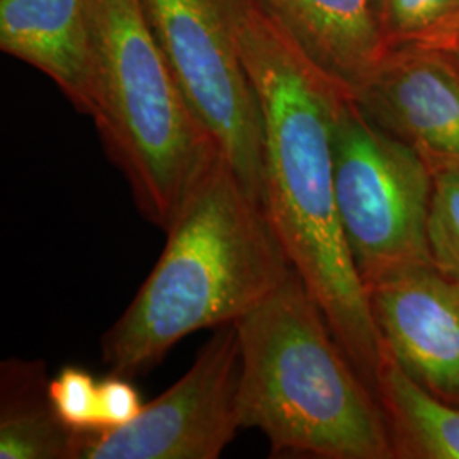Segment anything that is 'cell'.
<instances>
[{"instance_id":"obj_17","label":"cell","mask_w":459,"mask_h":459,"mask_svg":"<svg viewBox=\"0 0 459 459\" xmlns=\"http://www.w3.org/2000/svg\"><path fill=\"white\" fill-rule=\"evenodd\" d=\"M145 403L128 377L111 373L99 381L98 430L117 429L133 422Z\"/></svg>"},{"instance_id":"obj_12","label":"cell","mask_w":459,"mask_h":459,"mask_svg":"<svg viewBox=\"0 0 459 459\" xmlns=\"http://www.w3.org/2000/svg\"><path fill=\"white\" fill-rule=\"evenodd\" d=\"M43 361L0 364V459H77V432L58 419Z\"/></svg>"},{"instance_id":"obj_16","label":"cell","mask_w":459,"mask_h":459,"mask_svg":"<svg viewBox=\"0 0 459 459\" xmlns=\"http://www.w3.org/2000/svg\"><path fill=\"white\" fill-rule=\"evenodd\" d=\"M58 419L74 432L98 430L99 383L79 366H65L49 381Z\"/></svg>"},{"instance_id":"obj_2","label":"cell","mask_w":459,"mask_h":459,"mask_svg":"<svg viewBox=\"0 0 459 459\" xmlns=\"http://www.w3.org/2000/svg\"><path fill=\"white\" fill-rule=\"evenodd\" d=\"M263 203L223 159L167 229L164 250L100 341L121 377L145 373L187 335L235 324L291 271Z\"/></svg>"},{"instance_id":"obj_10","label":"cell","mask_w":459,"mask_h":459,"mask_svg":"<svg viewBox=\"0 0 459 459\" xmlns=\"http://www.w3.org/2000/svg\"><path fill=\"white\" fill-rule=\"evenodd\" d=\"M0 48L45 74L83 115L92 109L89 0H0Z\"/></svg>"},{"instance_id":"obj_3","label":"cell","mask_w":459,"mask_h":459,"mask_svg":"<svg viewBox=\"0 0 459 459\" xmlns=\"http://www.w3.org/2000/svg\"><path fill=\"white\" fill-rule=\"evenodd\" d=\"M235 327L240 427L261 430L273 456L394 459L377 394L295 269Z\"/></svg>"},{"instance_id":"obj_4","label":"cell","mask_w":459,"mask_h":459,"mask_svg":"<svg viewBox=\"0 0 459 459\" xmlns=\"http://www.w3.org/2000/svg\"><path fill=\"white\" fill-rule=\"evenodd\" d=\"M89 9L94 38L89 116L140 212L167 231L225 157L184 98L142 0H89Z\"/></svg>"},{"instance_id":"obj_11","label":"cell","mask_w":459,"mask_h":459,"mask_svg":"<svg viewBox=\"0 0 459 459\" xmlns=\"http://www.w3.org/2000/svg\"><path fill=\"white\" fill-rule=\"evenodd\" d=\"M307 56L352 94L390 51L377 0H265Z\"/></svg>"},{"instance_id":"obj_14","label":"cell","mask_w":459,"mask_h":459,"mask_svg":"<svg viewBox=\"0 0 459 459\" xmlns=\"http://www.w3.org/2000/svg\"><path fill=\"white\" fill-rule=\"evenodd\" d=\"M388 49H444L459 31V0H377Z\"/></svg>"},{"instance_id":"obj_8","label":"cell","mask_w":459,"mask_h":459,"mask_svg":"<svg viewBox=\"0 0 459 459\" xmlns=\"http://www.w3.org/2000/svg\"><path fill=\"white\" fill-rule=\"evenodd\" d=\"M352 98L432 174L459 172V62L449 53L390 49Z\"/></svg>"},{"instance_id":"obj_6","label":"cell","mask_w":459,"mask_h":459,"mask_svg":"<svg viewBox=\"0 0 459 459\" xmlns=\"http://www.w3.org/2000/svg\"><path fill=\"white\" fill-rule=\"evenodd\" d=\"M142 5L189 108L247 191L263 203V113L223 2Z\"/></svg>"},{"instance_id":"obj_7","label":"cell","mask_w":459,"mask_h":459,"mask_svg":"<svg viewBox=\"0 0 459 459\" xmlns=\"http://www.w3.org/2000/svg\"><path fill=\"white\" fill-rule=\"evenodd\" d=\"M240 342L214 328L187 373L126 426L77 432V459H216L240 427Z\"/></svg>"},{"instance_id":"obj_15","label":"cell","mask_w":459,"mask_h":459,"mask_svg":"<svg viewBox=\"0 0 459 459\" xmlns=\"http://www.w3.org/2000/svg\"><path fill=\"white\" fill-rule=\"evenodd\" d=\"M429 248L434 267L459 282V172L434 174Z\"/></svg>"},{"instance_id":"obj_1","label":"cell","mask_w":459,"mask_h":459,"mask_svg":"<svg viewBox=\"0 0 459 459\" xmlns=\"http://www.w3.org/2000/svg\"><path fill=\"white\" fill-rule=\"evenodd\" d=\"M221 2L261 104L264 210L337 342L377 394L385 344L345 244L333 184V132L351 92L296 45L265 0Z\"/></svg>"},{"instance_id":"obj_5","label":"cell","mask_w":459,"mask_h":459,"mask_svg":"<svg viewBox=\"0 0 459 459\" xmlns=\"http://www.w3.org/2000/svg\"><path fill=\"white\" fill-rule=\"evenodd\" d=\"M333 184L345 244L368 295L434 265L429 214L434 174L407 145L345 98L333 132Z\"/></svg>"},{"instance_id":"obj_9","label":"cell","mask_w":459,"mask_h":459,"mask_svg":"<svg viewBox=\"0 0 459 459\" xmlns=\"http://www.w3.org/2000/svg\"><path fill=\"white\" fill-rule=\"evenodd\" d=\"M381 341L430 394L459 405V282L426 265L369 291Z\"/></svg>"},{"instance_id":"obj_13","label":"cell","mask_w":459,"mask_h":459,"mask_svg":"<svg viewBox=\"0 0 459 459\" xmlns=\"http://www.w3.org/2000/svg\"><path fill=\"white\" fill-rule=\"evenodd\" d=\"M377 396L394 458L459 459V405L430 394L383 347Z\"/></svg>"},{"instance_id":"obj_18","label":"cell","mask_w":459,"mask_h":459,"mask_svg":"<svg viewBox=\"0 0 459 459\" xmlns=\"http://www.w3.org/2000/svg\"><path fill=\"white\" fill-rule=\"evenodd\" d=\"M441 51H446V53H449L453 58H456L459 62V31L453 39H451V43L446 47V48L441 49Z\"/></svg>"}]
</instances>
